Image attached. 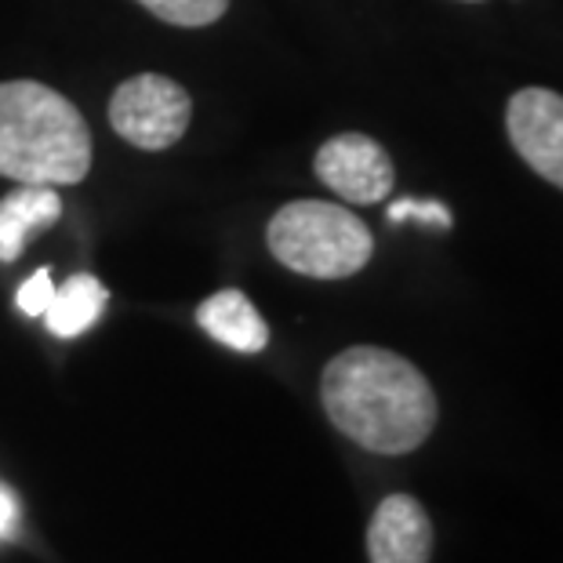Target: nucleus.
<instances>
[{"label": "nucleus", "mask_w": 563, "mask_h": 563, "mask_svg": "<svg viewBox=\"0 0 563 563\" xmlns=\"http://www.w3.org/2000/svg\"><path fill=\"white\" fill-rule=\"evenodd\" d=\"M313 167L320 183L350 203L386 200L393 194V183H397V172H393V161L382 150V142L371 135H356V131L323 142Z\"/></svg>", "instance_id": "obj_5"}, {"label": "nucleus", "mask_w": 563, "mask_h": 563, "mask_svg": "<svg viewBox=\"0 0 563 563\" xmlns=\"http://www.w3.org/2000/svg\"><path fill=\"white\" fill-rule=\"evenodd\" d=\"M58 219H63V197L55 194V186L19 183V189L0 197V262H15L26 244L52 230Z\"/></svg>", "instance_id": "obj_8"}, {"label": "nucleus", "mask_w": 563, "mask_h": 563, "mask_svg": "<svg viewBox=\"0 0 563 563\" xmlns=\"http://www.w3.org/2000/svg\"><path fill=\"white\" fill-rule=\"evenodd\" d=\"M139 4L153 11L157 19L172 22V26L197 30L219 22L225 15V8H230V0H139Z\"/></svg>", "instance_id": "obj_11"}, {"label": "nucleus", "mask_w": 563, "mask_h": 563, "mask_svg": "<svg viewBox=\"0 0 563 563\" xmlns=\"http://www.w3.org/2000/svg\"><path fill=\"white\" fill-rule=\"evenodd\" d=\"M433 520L411 495H389L378 501L367 523L371 563H429L433 560Z\"/></svg>", "instance_id": "obj_7"}, {"label": "nucleus", "mask_w": 563, "mask_h": 563, "mask_svg": "<svg viewBox=\"0 0 563 563\" xmlns=\"http://www.w3.org/2000/svg\"><path fill=\"white\" fill-rule=\"evenodd\" d=\"M197 323L211 334L214 342L230 345L236 353H262L269 345V328L251 298L236 287L214 291L211 298H203L197 309Z\"/></svg>", "instance_id": "obj_9"}, {"label": "nucleus", "mask_w": 563, "mask_h": 563, "mask_svg": "<svg viewBox=\"0 0 563 563\" xmlns=\"http://www.w3.org/2000/svg\"><path fill=\"white\" fill-rule=\"evenodd\" d=\"M106 302H110V291H106L99 277L74 273L63 287H55L52 302L44 309V323L58 339H77L102 317Z\"/></svg>", "instance_id": "obj_10"}, {"label": "nucleus", "mask_w": 563, "mask_h": 563, "mask_svg": "<svg viewBox=\"0 0 563 563\" xmlns=\"http://www.w3.org/2000/svg\"><path fill=\"white\" fill-rule=\"evenodd\" d=\"M19 523V501L8 487H0V534H8Z\"/></svg>", "instance_id": "obj_14"}, {"label": "nucleus", "mask_w": 563, "mask_h": 563, "mask_svg": "<svg viewBox=\"0 0 563 563\" xmlns=\"http://www.w3.org/2000/svg\"><path fill=\"white\" fill-rule=\"evenodd\" d=\"M331 426L375 454H411L437 429V393L407 356L350 345L320 375Z\"/></svg>", "instance_id": "obj_1"}, {"label": "nucleus", "mask_w": 563, "mask_h": 563, "mask_svg": "<svg viewBox=\"0 0 563 563\" xmlns=\"http://www.w3.org/2000/svg\"><path fill=\"white\" fill-rule=\"evenodd\" d=\"M273 258L313 280H345L375 255V236L350 208L328 200H291L269 219Z\"/></svg>", "instance_id": "obj_3"}, {"label": "nucleus", "mask_w": 563, "mask_h": 563, "mask_svg": "<svg viewBox=\"0 0 563 563\" xmlns=\"http://www.w3.org/2000/svg\"><path fill=\"white\" fill-rule=\"evenodd\" d=\"M389 222H407V219H418L426 225H437V230H451V211L443 208L440 200H397L389 203Z\"/></svg>", "instance_id": "obj_12"}, {"label": "nucleus", "mask_w": 563, "mask_h": 563, "mask_svg": "<svg viewBox=\"0 0 563 563\" xmlns=\"http://www.w3.org/2000/svg\"><path fill=\"white\" fill-rule=\"evenodd\" d=\"M506 131L520 161L563 189V95L523 88L506 106Z\"/></svg>", "instance_id": "obj_6"}, {"label": "nucleus", "mask_w": 563, "mask_h": 563, "mask_svg": "<svg viewBox=\"0 0 563 563\" xmlns=\"http://www.w3.org/2000/svg\"><path fill=\"white\" fill-rule=\"evenodd\" d=\"M194 99L178 80L161 74H139L124 80L110 99V124L135 150L161 153L186 135Z\"/></svg>", "instance_id": "obj_4"}, {"label": "nucleus", "mask_w": 563, "mask_h": 563, "mask_svg": "<svg viewBox=\"0 0 563 563\" xmlns=\"http://www.w3.org/2000/svg\"><path fill=\"white\" fill-rule=\"evenodd\" d=\"M52 295H55V284H52V273L47 269H37L33 277L19 287V309L26 317H44V309H47V302H52Z\"/></svg>", "instance_id": "obj_13"}, {"label": "nucleus", "mask_w": 563, "mask_h": 563, "mask_svg": "<svg viewBox=\"0 0 563 563\" xmlns=\"http://www.w3.org/2000/svg\"><path fill=\"white\" fill-rule=\"evenodd\" d=\"M91 172V131L66 95L41 80H0V175L77 186Z\"/></svg>", "instance_id": "obj_2"}]
</instances>
